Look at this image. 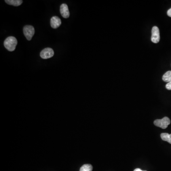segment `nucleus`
Listing matches in <instances>:
<instances>
[{"mask_svg":"<svg viewBox=\"0 0 171 171\" xmlns=\"http://www.w3.org/2000/svg\"><path fill=\"white\" fill-rule=\"evenodd\" d=\"M18 41L15 37L10 36L4 41V47L10 52H13L15 50Z\"/></svg>","mask_w":171,"mask_h":171,"instance_id":"nucleus-1","label":"nucleus"},{"mask_svg":"<svg viewBox=\"0 0 171 171\" xmlns=\"http://www.w3.org/2000/svg\"><path fill=\"white\" fill-rule=\"evenodd\" d=\"M153 123L155 126L161 128L162 129H166L171 124V120L168 117H166L161 119L155 120Z\"/></svg>","mask_w":171,"mask_h":171,"instance_id":"nucleus-2","label":"nucleus"},{"mask_svg":"<svg viewBox=\"0 0 171 171\" xmlns=\"http://www.w3.org/2000/svg\"><path fill=\"white\" fill-rule=\"evenodd\" d=\"M23 33L28 41H31L35 33V30L33 26L26 25L23 28Z\"/></svg>","mask_w":171,"mask_h":171,"instance_id":"nucleus-3","label":"nucleus"},{"mask_svg":"<svg viewBox=\"0 0 171 171\" xmlns=\"http://www.w3.org/2000/svg\"><path fill=\"white\" fill-rule=\"evenodd\" d=\"M160 39V36L159 28L156 26H154L152 28L151 41L154 43H157L159 42Z\"/></svg>","mask_w":171,"mask_h":171,"instance_id":"nucleus-4","label":"nucleus"},{"mask_svg":"<svg viewBox=\"0 0 171 171\" xmlns=\"http://www.w3.org/2000/svg\"><path fill=\"white\" fill-rule=\"evenodd\" d=\"M54 52L53 50L50 48H47L41 52L40 56L43 59H48L53 57Z\"/></svg>","mask_w":171,"mask_h":171,"instance_id":"nucleus-5","label":"nucleus"},{"mask_svg":"<svg viewBox=\"0 0 171 171\" xmlns=\"http://www.w3.org/2000/svg\"><path fill=\"white\" fill-rule=\"evenodd\" d=\"M60 12L61 16L64 18H68L69 17V10L68 8V6L66 4L63 3L61 4L60 7Z\"/></svg>","mask_w":171,"mask_h":171,"instance_id":"nucleus-6","label":"nucleus"},{"mask_svg":"<svg viewBox=\"0 0 171 171\" xmlns=\"http://www.w3.org/2000/svg\"><path fill=\"white\" fill-rule=\"evenodd\" d=\"M61 24V20L58 17L53 16L50 19V25L52 28H58Z\"/></svg>","mask_w":171,"mask_h":171,"instance_id":"nucleus-7","label":"nucleus"},{"mask_svg":"<svg viewBox=\"0 0 171 171\" xmlns=\"http://www.w3.org/2000/svg\"><path fill=\"white\" fill-rule=\"evenodd\" d=\"M6 3L7 4H10L11 5L14 6H18L22 4L23 2L22 0H6L5 1Z\"/></svg>","mask_w":171,"mask_h":171,"instance_id":"nucleus-8","label":"nucleus"},{"mask_svg":"<svg viewBox=\"0 0 171 171\" xmlns=\"http://www.w3.org/2000/svg\"><path fill=\"white\" fill-rule=\"evenodd\" d=\"M161 137L163 141H166L171 144V134L168 133H162L161 134Z\"/></svg>","mask_w":171,"mask_h":171,"instance_id":"nucleus-9","label":"nucleus"},{"mask_svg":"<svg viewBox=\"0 0 171 171\" xmlns=\"http://www.w3.org/2000/svg\"><path fill=\"white\" fill-rule=\"evenodd\" d=\"M163 81L166 82H170L171 81V71H168L163 75L162 77Z\"/></svg>","mask_w":171,"mask_h":171,"instance_id":"nucleus-10","label":"nucleus"},{"mask_svg":"<svg viewBox=\"0 0 171 171\" xmlns=\"http://www.w3.org/2000/svg\"><path fill=\"white\" fill-rule=\"evenodd\" d=\"M92 170L93 167L92 165L90 164H85L82 166L79 171H92Z\"/></svg>","mask_w":171,"mask_h":171,"instance_id":"nucleus-11","label":"nucleus"},{"mask_svg":"<svg viewBox=\"0 0 171 171\" xmlns=\"http://www.w3.org/2000/svg\"><path fill=\"white\" fill-rule=\"evenodd\" d=\"M166 88L168 90H171V81L167 83L166 86Z\"/></svg>","mask_w":171,"mask_h":171,"instance_id":"nucleus-12","label":"nucleus"},{"mask_svg":"<svg viewBox=\"0 0 171 171\" xmlns=\"http://www.w3.org/2000/svg\"><path fill=\"white\" fill-rule=\"evenodd\" d=\"M167 15H168V16L170 17H171V8L168 10V11H167Z\"/></svg>","mask_w":171,"mask_h":171,"instance_id":"nucleus-13","label":"nucleus"},{"mask_svg":"<svg viewBox=\"0 0 171 171\" xmlns=\"http://www.w3.org/2000/svg\"><path fill=\"white\" fill-rule=\"evenodd\" d=\"M134 171H142V170H141L139 168H136L135 169Z\"/></svg>","mask_w":171,"mask_h":171,"instance_id":"nucleus-14","label":"nucleus"}]
</instances>
